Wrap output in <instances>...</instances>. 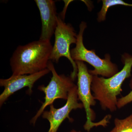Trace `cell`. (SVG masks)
<instances>
[{
  "label": "cell",
  "mask_w": 132,
  "mask_h": 132,
  "mask_svg": "<svg viewBox=\"0 0 132 132\" xmlns=\"http://www.w3.org/2000/svg\"><path fill=\"white\" fill-rule=\"evenodd\" d=\"M53 46L50 41L41 39L19 45L10 60L12 75L32 74L47 68Z\"/></svg>",
  "instance_id": "1"
},
{
  "label": "cell",
  "mask_w": 132,
  "mask_h": 132,
  "mask_svg": "<svg viewBox=\"0 0 132 132\" xmlns=\"http://www.w3.org/2000/svg\"><path fill=\"white\" fill-rule=\"evenodd\" d=\"M124 66L118 73L111 78L93 76L91 89L95 100L99 101L103 110L114 112L117 109L118 96L122 92V86L126 79L131 76L132 55L125 53L121 56Z\"/></svg>",
  "instance_id": "2"
},
{
  "label": "cell",
  "mask_w": 132,
  "mask_h": 132,
  "mask_svg": "<svg viewBox=\"0 0 132 132\" xmlns=\"http://www.w3.org/2000/svg\"><path fill=\"white\" fill-rule=\"evenodd\" d=\"M87 27L85 22H81L80 24L76 46L71 50V57L75 62H86L92 65L94 69L89 70V72L92 75L111 78L119 72L118 66L111 61V55L109 54H106L105 58L101 59L96 54L94 50H88L85 47L83 44V35Z\"/></svg>",
  "instance_id": "3"
},
{
  "label": "cell",
  "mask_w": 132,
  "mask_h": 132,
  "mask_svg": "<svg viewBox=\"0 0 132 132\" xmlns=\"http://www.w3.org/2000/svg\"><path fill=\"white\" fill-rule=\"evenodd\" d=\"M78 68L77 92L78 99L81 101L85 109L87 120L83 126L84 129L90 132L95 127L101 126L105 127L112 118L111 114L105 116L99 122H94L96 118L95 113L91 108L96 104V100L92 93L91 85L93 75L90 74L86 65L82 61H75Z\"/></svg>",
  "instance_id": "4"
},
{
  "label": "cell",
  "mask_w": 132,
  "mask_h": 132,
  "mask_svg": "<svg viewBox=\"0 0 132 132\" xmlns=\"http://www.w3.org/2000/svg\"><path fill=\"white\" fill-rule=\"evenodd\" d=\"M47 68L52 72V76L47 86L42 85L38 87V90L43 92L45 94V101L30 121V123L34 126L47 107L53 104L57 99L67 100L69 93L76 85L71 76L58 74L51 61L50 60L48 62Z\"/></svg>",
  "instance_id": "5"
},
{
  "label": "cell",
  "mask_w": 132,
  "mask_h": 132,
  "mask_svg": "<svg viewBox=\"0 0 132 132\" xmlns=\"http://www.w3.org/2000/svg\"><path fill=\"white\" fill-rule=\"evenodd\" d=\"M54 35V43L50 60L58 63L62 57L67 58L72 64L73 69L70 76L75 81L77 77L78 68L75 62L71 57L70 47L71 44H76L78 35L72 25L69 23L66 24L64 19L59 15Z\"/></svg>",
  "instance_id": "6"
},
{
  "label": "cell",
  "mask_w": 132,
  "mask_h": 132,
  "mask_svg": "<svg viewBox=\"0 0 132 132\" xmlns=\"http://www.w3.org/2000/svg\"><path fill=\"white\" fill-rule=\"evenodd\" d=\"M77 86L76 85L69 93L67 102L64 106L56 108L53 104L50 106L49 111H45L42 114V118L47 120L50 123V128L47 132H57L60 126L66 119L72 123L73 119L70 118L71 111L83 108L81 103L78 102Z\"/></svg>",
  "instance_id": "7"
},
{
  "label": "cell",
  "mask_w": 132,
  "mask_h": 132,
  "mask_svg": "<svg viewBox=\"0 0 132 132\" xmlns=\"http://www.w3.org/2000/svg\"><path fill=\"white\" fill-rule=\"evenodd\" d=\"M50 72V70L47 68L32 74L12 75L7 79H1L0 86L4 88L3 92L0 95L1 107L11 95L24 87L28 88L27 93L31 95L35 82Z\"/></svg>",
  "instance_id": "8"
},
{
  "label": "cell",
  "mask_w": 132,
  "mask_h": 132,
  "mask_svg": "<svg viewBox=\"0 0 132 132\" xmlns=\"http://www.w3.org/2000/svg\"><path fill=\"white\" fill-rule=\"evenodd\" d=\"M41 19L42 31L39 39L50 41L57 26L55 2L53 0H35Z\"/></svg>",
  "instance_id": "9"
},
{
  "label": "cell",
  "mask_w": 132,
  "mask_h": 132,
  "mask_svg": "<svg viewBox=\"0 0 132 132\" xmlns=\"http://www.w3.org/2000/svg\"><path fill=\"white\" fill-rule=\"evenodd\" d=\"M102 1L101 9L98 13L97 19L99 22L104 21L105 20L107 12L111 7L118 5L132 7V4L128 3L121 0H103Z\"/></svg>",
  "instance_id": "10"
},
{
  "label": "cell",
  "mask_w": 132,
  "mask_h": 132,
  "mask_svg": "<svg viewBox=\"0 0 132 132\" xmlns=\"http://www.w3.org/2000/svg\"><path fill=\"white\" fill-rule=\"evenodd\" d=\"M114 127L108 132H132V113L124 119L115 118Z\"/></svg>",
  "instance_id": "11"
},
{
  "label": "cell",
  "mask_w": 132,
  "mask_h": 132,
  "mask_svg": "<svg viewBox=\"0 0 132 132\" xmlns=\"http://www.w3.org/2000/svg\"><path fill=\"white\" fill-rule=\"evenodd\" d=\"M130 87L131 91L127 95L118 99L117 108L120 109L132 102V76L130 83Z\"/></svg>",
  "instance_id": "12"
},
{
  "label": "cell",
  "mask_w": 132,
  "mask_h": 132,
  "mask_svg": "<svg viewBox=\"0 0 132 132\" xmlns=\"http://www.w3.org/2000/svg\"><path fill=\"white\" fill-rule=\"evenodd\" d=\"M68 132H81L80 131H77L76 130H71V131H69Z\"/></svg>",
  "instance_id": "13"
}]
</instances>
